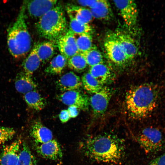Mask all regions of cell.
<instances>
[{"label": "cell", "instance_id": "4fadbf2b", "mask_svg": "<svg viewBox=\"0 0 165 165\" xmlns=\"http://www.w3.org/2000/svg\"><path fill=\"white\" fill-rule=\"evenodd\" d=\"M21 143L19 138L3 147L0 154V165H16Z\"/></svg>", "mask_w": 165, "mask_h": 165}, {"label": "cell", "instance_id": "9c48e42d", "mask_svg": "<svg viewBox=\"0 0 165 165\" xmlns=\"http://www.w3.org/2000/svg\"><path fill=\"white\" fill-rule=\"evenodd\" d=\"M61 54L67 60L79 53L74 33L70 29L56 42Z\"/></svg>", "mask_w": 165, "mask_h": 165}, {"label": "cell", "instance_id": "3957f363", "mask_svg": "<svg viewBox=\"0 0 165 165\" xmlns=\"http://www.w3.org/2000/svg\"><path fill=\"white\" fill-rule=\"evenodd\" d=\"M26 11L24 1L15 21L8 30V50L15 58L25 56L31 49V38L26 22Z\"/></svg>", "mask_w": 165, "mask_h": 165}, {"label": "cell", "instance_id": "f546056e", "mask_svg": "<svg viewBox=\"0 0 165 165\" xmlns=\"http://www.w3.org/2000/svg\"><path fill=\"white\" fill-rule=\"evenodd\" d=\"M67 64L69 68L78 72L83 71L87 65L84 57L80 53L68 60Z\"/></svg>", "mask_w": 165, "mask_h": 165}, {"label": "cell", "instance_id": "6da1fadb", "mask_svg": "<svg viewBox=\"0 0 165 165\" xmlns=\"http://www.w3.org/2000/svg\"><path fill=\"white\" fill-rule=\"evenodd\" d=\"M83 154L91 160L101 163H117L125 156V141L117 134L105 133L88 137L81 142Z\"/></svg>", "mask_w": 165, "mask_h": 165}, {"label": "cell", "instance_id": "ac0fdd59", "mask_svg": "<svg viewBox=\"0 0 165 165\" xmlns=\"http://www.w3.org/2000/svg\"><path fill=\"white\" fill-rule=\"evenodd\" d=\"M89 72L102 86L110 82L113 76L109 68L103 63L91 67Z\"/></svg>", "mask_w": 165, "mask_h": 165}, {"label": "cell", "instance_id": "83f0119b", "mask_svg": "<svg viewBox=\"0 0 165 165\" xmlns=\"http://www.w3.org/2000/svg\"><path fill=\"white\" fill-rule=\"evenodd\" d=\"M79 53L84 57L87 64L91 67L103 63V56L95 47L86 52Z\"/></svg>", "mask_w": 165, "mask_h": 165}, {"label": "cell", "instance_id": "d6a6232c", "mask_svg": "<svg viewBox=\"0 0 165 165\" xmlns=\"http://www.w3.org/2000/svg\"><path fill=\"white\" fill-rule=\"evenodd\" d=\"M59 116L60 121L62 123L67 122L71 118L68 110L66 109L61 110Z\"/></svg>", "mask_w": 165, "mask_h": 165}, {"label": "cell", "instance_id": "5b68a950", "mask_svg": "<svg viewBox=\"0 0 165 165\" xmlns=\"http://www.w3.org/2000/svg\"><path fill=\"white\" fill-rule=\"evenodd\" d=\"M136 139L140 146L147 154L160 151L162 148L164 142L161 132L153 127L143 129L137 135Z\"/></svg>", "mask_w": 165, "mask_h": 165}, {"label": "cell", "instance_id": "8fae6325", "mask_svg": "<svg viewBox=\"0 0 165 165\" xmlns=\"http://www.w3.org/2000/svg\"><path fill=\"white\" fill-rule=\"evenodd\" d=\"M26 9L30 16L40 18L54 7L57 3V0H35L24 1Z\"/></svg>", "mask_w": 165, "mask_h": 165}, {"label": "cell", "instance_id": "484cf974", "mask_svg": "<svg viewBox=\"0 0 165 165\" xmlns=\"http://www.w3.org/2000/svg\"><path fill=\"white\" fill-rule=\"evenodd\" d=\"M81 80L84 89L91 93L94 94L98 92L103 87L89 72L83 75Z\"/></svg>", "mask_w": 165, "mask_h": 165}, {"label": "cell", "instance_id": "e0dca14e", "mask_svg": "<svg viewBox=\"0 0 165 165\" xmlns=\"http://www.w3.org/2000/svg\"><path fill=\"white\" fill-rule=\"evenodd\" d=\"M90 8L93 17L97 19L107 20L112 17L110 5L107 0H96Z\"/></svg>", "mask_w": 165, "mask_h": 165}, {"label": "cell", "instance_id": "e575fe53", "mask_svg": "<svg viewBox=\"0 0 165 165\" xmlns=\"http://www.w3.org/2000/svg\"><path fill=\"white\" fill-rule=\"evenodd\" d=\"M96 0H79L77 3L82 7H88L90 8Z\"/></svg>", "mask_w": 165, "mask_h": 165}, {"label": "cell", "instance_id": "52a82bcc", "mask_svg": "<svg viewBox=\"0 0 165 165\" xmlns=\"http://www.w3.org/2000/svg\"><path fill=\"white\" fill-rule=\"evenodd\" d=\"M115 5L119 10L126 25L131 29L137 24L138 12L134 1L114 0Z\"/></svg>", "mask_w": 165, "mask_h": 165}, {"label": "cell", "instance_id": "277c9868", "mask_svg": "<svg viewBox=\"0 0 165 165\" xmlns=\"http://www.w3.org/2000/svg\"><path fill=\"white\" fill-rule=\"evenodd\" d=\"M67 24L63 8L57 5L39 19L36 27L40 36L56 42L68 30Z\"/></svg>", "mask_w": 165, "mask_h": 165}, {"label": "cell", "instance_id": "2e32d148", "mask_svg": "<svg viewBox=\"0 0 165 165\" xmlns=\"http://www.w3.org/2000/svg\"><path fill=\"white\" fill-rule=\"evenodd\" d=\"M30 134L34 140L35 144L48 142L52 140L53 138L51 130L39 120H36L33 123Z\"/></svg>", "mask_w": 165, "mask_h": 165}, {"label": "cell", "instance_id": "836d02e7", "mask_svg": "<svg viewBox=\"0 0 165 165\" xmlns=\"http://www.w3.org/2000/svg\"><path fill=\"white\" fill-rule=\"evenodd\" d=\"M79 109L75 106H70L67 110L69 113L71 118H74L78 115Z\"/></svg>", "mask_w": 165, "mask_h": 165}, {"label": "cell", "instance_id": "44dd1931", "mask_svg": "<svg viewBox=\"0 0 165 165\" xmlns=\"http://www.w3.org/2000/svg\"><path fill=\"white\" fill-rule=\"evenodd\" d=\"M41 62L37 54L36 43L23 63V72L26 74L32 76L34 72L39 68Z\"/></svg>", "mask_w": 165, "mask_h": 165}, {"label": "cell", "instance_id": "7402d4cb", "mask_svg": "<svg viewBox=\"0 0 165 165\" xmlns=\"http://www.w3.org/2000/svg\"><path fill=\"white\" fill-rule=\"evenodd\" d=\"M38 55L41 62L45 63L53 56L56 49L54 42L49 40L36 43Z\"/></svg>", "mask_w": 165, "mask_h": 165}, {"label": "cell", "instance_id": "ba28073f", "mask_svg": "<svg viewBox=\"0 0 165 165\" xmlns=\"http://www.w3.org/2000/svg\"><path fill=\"white\" fill-rule=\"evenodd\" d=\"M112 94L111 90L103 86L98 92L94 94L90 99L91 107L96 117L103 115L107 108Z\"/></svg>", "mask_w": 165, "mask_h": 165}, {"label": "cell", "instance_id": "5bb4252c", "mask_svg": "<svg viewBox=\"0 0 165 165\" xmlns=\"http://www.w3.org/2000/svg\"><path fill=\"white\" fill-rule=\"evenodd\" d=\"M129 61L137 55L138 48L134 39L129 35L118 31L115 33Z\"/></svg>", "mask_w": 165, "mask_h": 165}, {"label": "cell", "instance_id": "7a4b0ae2", "mask_svg": "<svg viewBox=\"0 0 165 165\" xmlns=\"http://www.w3.org/2000/svg\"><path fill=\"white\" fill-rule=\"evenodd\" d=\"M159 94L157 86L151 83H143L130 89L125 97L130 117L138 119L150 114L157 105Z\"/></svg>", "mask_w": 165, "mask_h": 165}, {"label": "cell", "instance_id": "d6986e66", "mask_svg": "<svg viewBox=\"0 0 165 165\" xmlns=\"http://www.w3.org/2000/svg\"><path fill=\"white\" fill-rule=\"evenodd\" d=\"M15 80V88L18 92L21 93L25 94L35 90L37 87L32 76L26 74L23 71L17 74Z\"/></svg>", "mask_w": 165, "mask_h": 165}, {"label": "cell", "instance_id": "30bf717a", "mask_svg": "<svg viewBox=\"0 0 165 165\" xmlns=\"http://www.w3.org/2000/svg\"><path fill=\"white\" fill-rule=\"evenodd\" d=\"M57 98L63 104L69 106H75L84 111L88 109L89 102L88 97L77 90L64 92Z\"/></svg>", "mask_w": 165, "mask_h": 165}, {"label": "cell", "instance_id": "9a60e30c", "mask_svg": "<svg viewBox=\"0 0 165 165\" xmlns=\"http://www.w3.org/2000/svg\"><path fill=\"white\" fill-rule=\"evenodd\" d=\"M80 77L72 72L63 75L57 82L58 89L63 91L76 90L82 86Z\"/></svg>", "mask_w": 165, "mask_h": 165}, {"label": "cell", "instance_id": "cb8c5ba5", "mask_svg": "<svg viewBox=\"0 0 165 165\" xmlns=\"http://www.w3.org/2000/svg\"><path fill=\"white\" fill-rule=\"evenodd\" d=\"M67 63V60L61 54H58L53 57L45 72L47 74L57 75L61 73Z\"/></svg>", "mask_w": 165, "mask_h": 165}, {"label": "cell", "instance_id": "7c38bea8", "mask_svg": "<svg viewBox=\"0 0 165 165\" xmlns=\"http://www.w3.org/2000/svg\"><path fill=\"white\" fill-rule=\"evenodd\" d=\"M36 152L43 158L53 160L61 159L63 156L60 145L54 139L48 142L35 144Z\"/></svg>", "mask_w": 165, "mask_h": 165}, {"label": "cell", "instance_id": "8992f818", "mask_svg": "<svg viewBox=\"0 0 165 165\" xmlns=\"http://www.w3.org/2000/svg\"><path fill=\"white\" fill-rule=\"evenodd\" d=\"M104 46L108 57L115 64L122 65L129 61L115 33L107 35Z\"/></svg>", "mask_w": 165, "mask_h": 165}, {"label": "cell", "instance_id": "1f68e13d", "mask_svg": "<svg viewBox=\"0 0 165 165\" xmlns=\"http://www.w3.org/2000/svg\"><path fill=\"white\" fill-rule=\"evenodd\" d=\"M149 165H165V153L152 160Z\"/></svg>", "mask_w": 165, "mask_h": 165}, {"label": "cell", "instance_id": "d4e9b609", "mask_svg": "<svg viewBox=\"0 0 165 165\" xmlns=\"http://www.w3.org/2000/svg\"><path fill=\"white\" fill-rule=\"evenodd\" d=\"M16 165H37V161L28 145L24 142L20 148Z\"/></svg>", "mask_w": 165, "mask_h": 165}, {"label": "cell", "instance_id": "4316f807", "mask_svg": "<svg viewBox=\"0 0 165 165\" xmlns=\"http://www.w3.org/2000/svg\"><path fill=\"white\" fill-rule=\"evenodd\" d=\"M74 34L79 53L86 52L94 47L91 34Z\"/></svg>", "mask_w": 165, "mask_h": 165}, {"label": "cell", "instance_id": "4dcf8cb0", "mask_svg": "<svg viewBox=\"0 0 165 165\" xmlns=\"http://www.w3.org/2000/svg\"><path fill=\"white\" fill-rule=\"evenodd\" d=\"M16 132L13 128L0 127V145L13 138Z\"/></svg>", "mask_w": 165, "mask_h": 165}, {"label": "cell", "instance_id": "603a6c76", "mask_svg": "<svg viewBox=\"0 0 165 165\" xmlns=\"http://www.w3.org/2000/svg\"><path fill=\"white\" fill-rule=\"evenodd\" d=\"M24 98L28 105L37 111L42 110L46 105L45 99L35 90L25 94Z\"/></svg>", "mask_w": 165, "mask_h": 165}, {"label": "cell", "instance_id": "f1b7e54d", "mask_svg": "<svg viewBox=\"0 0 165 165\" xmlns=\"http://www.w3.org/2000/svg\"><path fill=\"white\" fill-rule=\"evenodd\" d=\"M70 30L73 33L78 34H92L93 31L92 27L88 24L80 22L69 16Z\"/></svg>", "mask_w": 165, "mask_h": 165}, {"label": "cell", "instance_id": "ffe728a7", "mask_svg": "<svg viewBox=\"0 0 165 165\" xmlns=\"http://www.w3.org/2000/svg\"><path fill=\"white\" fill-rule=\"evenodd\" d=\"M66 10L69 16L85 24H88L93 17L90 10L81 6L69 5Z\"/></svg>", "mask_w": 165, "mask_h": 165}]
</instances>
